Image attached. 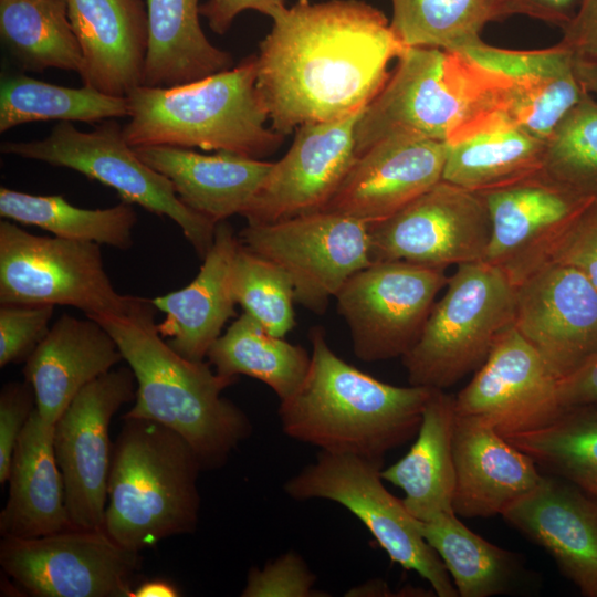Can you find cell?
<instances>
[{"label":"cell","instance_id":"f6af8a7d","mask_svg":"<svg viewBox=\"0 0 597 597\" xmlns=\"http://www.w3.org/2000/svg\"><path fill=\"white\" fill-rule=\"evenodd\" d=\"M558 43L576 59L597 63V0H582Z\"/></svg>","mask_w":597,"mask_h":597},{"label":"cell","instance_id":"60d3db41","mask_svg":"<svg viewBox=\"0 0 597 597\" xmlns=\"http://www.w3.org/2000/svg\"><path fill=\"white\" fill-rule=\"evenodd\" d=\"M53 305L1 304L0 367L24 362L49 333Z\"/></svg>","mask_w":597,"mask_h":597},{"label":"cell","instance_id":"836d02e7","mask_svg":"<svg viewBox=\"0 0 597 597\" xmlns=\"http://www.w3.org/2000/svg\"><path fill=\"white\" fill-rule=\"evenodd\" d=\"M0 35L25 70L83 71L67 0H0Z\"/></svg>","mask_w":597,"mask_h":597},{"label":"cell","instance_id":"277c9868","mask_svg":"<svg viewBox=\"0 0 597 597\" xmlns=\"http://www.w3.org/2000/svg\"><path fill=\"white\" fill-rule=\"evenodd\" d=\"M256 75L258 57L251 55L187 84L139 85L126 96L129 122L124 136L133 148L197 147L260 159L275 151L284 136L266 126Z\"/></svg>","mask_w":597,"mask_h":597},{"label":"cell","instance_id":"83f0119b","mask_svg":"<svg viewBox=\"0 0 597 597\" xmlns=\"http://www.w3.org/2000/svg\"><path fill=\"white\" fill-rule=\"evenodd\" d=\"M53 431L54 426L44 422L35 408L12 454L9 496L0 512L2 537L33 538L73 527Z\"/></svg>","mask_w":597,"mask_h":597},{"label":"cell","instance_id":"484cf974","mask_svg":"<svg viewBox=\"0 0 597 597\" xmlns=\"http://www.w3.org/2000/svg\"><path fill=\"white\" fill-rule=\"evenodd\" d=\"M239 235L224 220L218 222L212 247L197 276L185 287L151 298L165 313L158 332L181 356L203 360L229 318L235 315L232 274Z\"/></svg>","mask_w":597,"mask_h":597},{"label":"cell","instance_id":"681fc988","mask_svg":"<svg viewBox=\"0 0 597 597\" xmlns=\"http://www.w3.org/2000/svg\"><path fill=\"white\" fill-rule=\"evenodd\" d=\"M180 593L175 584L166 579H150L135 587L130 597H177Z\"/></svg>","mask_w":597,"mask_h":597},{"label":"cell","instance_id":"d6a6232c","mask_svg":"<svg viewBox=\"0 0 597 597\" xmlns=\"http://www.w3.org/2000/svg\"><path fill=\"white\" fill-rule=\"evenodd\" d=\"M208 362L227 377L245 375L266 384L284 400L304 380L311 354L271 335L248 313L243 312L211 345Z\"/></svg>","mask_w":597,"mask_h":597},{"label":"cell","instance_id":"7402d4cb","mask_svg":"<svg viewBox=\"0 0 597 597\" xmlns=\"http://www.w3.org/2000/svg\"><path fill=\"white\" fill-rule=\"evenodd\" d=\"M453 511L462 517L502 515L530 493L542 471L489 423L457 413Z\"/></svg>","mask_w":597,"mask_h":597},{"label":"cell","instance_id":"603a6c76","mask_svg":"<svg viewBox=\"0 0 597 597\" xmlns=\"http://www.w3.org/2000/svg\"><path fill=\"white\" fill-rule=\"evenodd\" d=\"M509 80L504 113L535 137L546 140L562 118L584 97L574 54L557 43L530 51L507 50L483 41L464 52Z\"/></svg>","mask_w":597,"mask_h":597},{"label":"cell","instance_id":"5b68a950","mask_svg":"<svg viewBox=\"0 0 597 597\" xmlns=\"http://www.w3.org/2000/svg\"><path fill=\"white\" fill-rule=\"evenodd\" d=\"M355 129V154L395 135L447 142L505 109L509 80L464 53L406 48Z\"/></svg>","mask_w":597,"mask_h":597},{"label":"cell","instance_id":"4fadbf2b","mask_svg":"<svg viewBox=\"0 0 597 597\" xmlns=\"http://www.w3.org/2000/svg\"><path fill=\"white\" fill-rule=\"evenodd\" d=\"M448 279L444 270L401 261L374 262L354 273L335 298L355 356L367 363L405 356Z\"/></svg>","mask_w":597,"mask_h":597},{"label":"cell","instance_id":"b9f144b4","mask_svg":"<svg viewBox=\"0 0 597 597\" xmlns=\"http://www.w3.org/2000/svg\"><path fill=\"white\" fill-rule=\"evenodd\" d=\"M315 575L294 552H287L262 569H250L243 597H310L314 596Z\"/></svg>","mask_w":597,"mask_h":597},{"label":"cell","instance_id":"d590c367","mask_svg":"<svg viewBox=\"0 0 597 597\" xmlns=\"http://www.w3.org/2000/svg\"><path fill=\"white\" fill-rule=\"evenodd\" d=\"M0 216L27 226H35L55 237L95 242L119 250L133 245L137 214L133 205L121 201L105 209L73 206L60 195H31L0 188Z\"/></svg>","mask_w":597,"mask_h":597},{"label":"cell","instance_id":"7bdbcfd3","mask_svg":"<svg viewBox=\"0 0 597 597\" xmlns=\"http://www.w3.org/2000/svg\"><path fill=\"white\" fill-rule=\"evenodd\" d=\"M36 408L35 394L28 381H11L0 392V483L8 481L17 441Z\"/></svg>","mask_w":597,"mask_h":597},{"label":"cell","instance_id":"d4e9b609","mask_svg":"<svg viewBox=\"0 0 597 597\" xmlns=\"http://www.w3.org/2000/svg\"><path fill=\"white\" fill-rule=\"evenodd\" d=\"M124 360L112 335L86 316L63 314L25 360L41 419L53 425L90 383Z\"/></svg>","mask_w":597,"mask_h":597},{"label":"cell","instance_id":"f546056e","mask_svg":"<svg viewBox=\"0 0 597 597\" xmlns=\"http://www.w3.org/2000/svg\"><path fill=\"white\" fill-rule=\"evenodd\" d=\"M455 396L433 389L409 451L381 469L384 481L399 488L409 513L421 522L453 511Z\"/></svg>","mask_w":597,"mask_h":597},{"label":"cell","instance_id":"ac0fdd59","mask_svg":"<svg viewBox=\"0 0 597 597\" xmlns=\"http://www.w3.org/2000/svg\"><path fill=\"white\" fill-rule=\"evenodd\" d=\"M480 195L491 221L483 261L501 269L515 285L549 261L557 242L594 200L564 189L541 171Z\"/></svg>","mask_w":597,"mask_h":597},{"label":"cell","instance_id":"9c48e42d","mask_svg":"<svg viewBox=\"0 0 597 597\" xmlns=\"http://www.w3.org/2000/svg\"><path fill=\"white\" fill-rule=\"evenodd\" d=\"M383 468V460L321 450L315 462L289 479L283 489L298 501L325 499L343 505L392 562L425 578L437 596L458 597L442 561L420 532V521L385 488Z\"/></svg>","mask_w":597,"mask_h":597},{"label":"cell","instance_id":"52a82bcc","mask_svg":"<svg viewBox=\"0 0 597 597\" xmlns=\"http://www.w3.org/2000/svg\"><path fill=\"white\" fill-rule=\"evenodd\" d=\"M516 285L485 261L449 276L416 345L401 357L412 386L446 389L476 370L514 325Z\"/></svg>","mask_w":597,"mask_h":597},{"label":"cell","instance_id":"4316f807","mask_svg":"<svg viewBox=\"0 0 597 597\" xmlns=\"http://www.w3.org/2000/svg\"><path fill=\"white\" fill-rule=\"evenodd\" d=\"M134 149L171 182L184 205L216 224L243 212L274 164L226 151L202 155L174 146Z\"/></svg>","mask_w":597,"mask_h":597},{"label":"cell","instance_id":"1f68e13d","mask_svg":"<svg viewBox=\"0 0 597 597\" xmlns=\"http://www.w3.org/2000/svg\"><path fill=\"white\" fill-rule=\"evenodd\" d=\"M420 532L442 561L459 597L521 594L534 585L535 575L520 554L475 534L455 513L420 521Z\"/></svg>","mask_w":597,"mask_h":597},{"label":"cell","instance_id":"5bb4252c","mask_svg":"<svg viewBox=\"0 0 597 597\" xmlns=\"http://www.w3.org/2000/svg\"><path fill=\"white\" fill-rule=\"evenodd\" d=\"M371 263L401 261L446 270L483 261L491 221L483 197L444 180L390 217L367 224Z\"/></svg>","mask_w":597,"mask_h":597},{"label":"cell","instance_id":"7a4b0ae2","mask_svg":"<svg viewBox=\"0 0 597 597\" xmlns=\"http://www.w3.org/2000/svg\"><path fill=\"white\" fill-rule=\"evenodd\" d=\"M155 310L151 300L139 297L126 314L90 317L112 335L137 383L135 404L123 419L172 429L193 448L203 470L217 469L252 432L248 416L222 396L238 377L177 353L158 332Z\"/></svg>","mask_w":597,"mask_h":597},{"label":"cell","instance_id":"7dc6e473","mask_svg":"<svg viewBox=\"0 0 597 597\" xmlns=\"http://www.w3.org/2000/svg\"><path fill=\"white\" fill-rule=\"evenodd\" d=\"M561 410L597 407V356L557 384Z\"/></svg>","mask_w":597,"mask_h":597},{"label":"cell","instance_id":"2e32d148","mask_svg":"<svg viewBox=\"0 0 597 597\" xmlns=\"http://www.w3.org/2000/svg\"><path fill=\"white\" fill-rule=\"evenodd\" d=\"M514 327L564 379L597 356V290L577 268L547 262L516 285Z\"/></svg>","mask_w":597,"mask_h":597},{"label":"cell","instance_id":"bcb514c9","mask_svg":"<svg viewBox=\"0 0 597 597\" xmlns=\"http://www.w3.org/2000/svg\"><path fill=\"white\" fill-rule=\"evenodd\" d=\"M244 10H256L272 19L286 10L284 0H208L200 4V15L214 33H226L235 17Z\"/></svg>","mask_w":597,"mask_h":597},{"label":"cell","instance_id":"3957f363","mask_svg":"<svg viewBox=\"0 0 597 597\" xmlns=\"http://www.w3.org/2000/svg\"><path fill=\"white\" fill-rule=\"evenodd\" d=\"M307 374L281 400L283 432L322 451L383 460L416 437L433 388L380 381L352 366L329 347L323 327L310 329Z\"/></svg>","mask_w":597,"mask_h":597},{"label":"cell","instance_id":"ffe728a7","mask_svg":"<svg viewBox=\"0 0 597 597\" xmlns=\"http://www.w3.org/2000/svg\"><path fill=\"white\" fill-rule=\"evenodd\" d=\"M446 142L395 135L357 156L325 207L365 223L384 220L442 180Z\"/></svg>","mask_w":597,"mask_h":597},{"label":"cell","instance_id":"ab89813d","mask_svg":"<svg viewBox=\"0 0 597 597\" xmlns=\"http://www.w3.org/2000/svg\"><path fill=\"white\" fill-rule=\"evenodd\" d=\"M232 283L237 304L271 335L284 337L296 325L291 279L280 266L253 253L241 241Z\"/></svg>","mask_w":597,"mask_h":597},{"label":"cell","instance_id":"f1b7e54d","mask_svg":"<svg viewBox=\"0 0 597 597\" xmlns=\"http://www.w3.org/2000/svg\"><path fill=\"white\" fill-rule=\"evenodd\" d=\"M545 140L496 112L446 142L442 180L482 193L538 174Z\"/></svg>","mask_w":597,"mask_h":597},{"label":"cell","instance_id":"8992f818","mask_svg":"<svg viewBox=\"0 0 597 597\" xmlns=\"http://www.w3.org/2000/svg\"><path fill=\"white\" fill-rule=\"evenodd\" d=\"M124 420L112 449L104 530L123 547L140 552L195 532L203 468L172 429L145 419Z\"/></svg>","mask_w":597,"mask_h":597},{"label":"cell","instance_id":"f35d334b","mask_svg":"<svg viewBox=\"0 0 597 597\" xmlns=\"http://www.w3.org/2000/svg\"><path fill=\"white\" fill-rule=\"evenodd\" d=\"M541 172L579 197L597 199V100L589 93L546 138Z\"/></svg>","mask_w":597,"mask_h":597},{"label":"cell","instance_id":"30bf717a","mask_svg":"<svg viewBox=\"0 0 597 597\" xmlns=\"http://www.w3.org/2000/svg\"><path fill=\"white\" fill-rule=\"evenodd\" d=\"M138 296L116 291L100 244L36 235L0 221V303L63 305L87 317L123 315Z\"/></svg>","mask_w":597,"mask_h":597},{"label":"cell","instance_id":"8d00e7d4","mask_svg":"<svg viewBox=\"0 0 597 597\" xmlns=\"http://www.w3.org/2000/svg\"><path fill=\"white\" fill-rule=\"evenodd\" d=\"M129 116L126 96L93 87H65L25 75L8 76L0 86V132L32 122L95 123Z\"/></svg>","mask_w":597,"mask_h":597},{"label":"cell","instance_id":"6da1fadb","mask_svg":"<svg viewBox=\"0 0 597 597\" xmlns=\"http://www.w3.org/2000/svg\"><path fill=\"white\" fill-rule=\"evenodd\" d=\"M406 46L377 8L360 0H298L260 42L256 91L282 136L364 109Z\"/></svg>","mask_w":597,"mask_h":597},{"label":"cell","instance_id":"9a60e30c","mask_svg":"<svg viewBox=\"0 0 597 597\" xmlns=\"http://www.w3.org/2000/svg\"><path fill=\"white\" fill-rule=\"evenodd\" d=\"M130 368L112 369L86 385L54 423L53 446L74 527L104 528L112 460L113 416L135 398Z\"/></svg>","mask_w":597,"mask_h":597},{"label":"cell","instance_id":"ba28073f","mask_svg":"<svg viewBox=\"0 0 597 597\" xmlns=\"http://www.w3.org/2000/svg\"><path fill=\"white\" fill-rule=\"evenodd\" d=\"M0 150L75 170L113 188L122 201L168 217L201 260L212 247L217 224L184 205L171 182L138 157L115 119L102 122L92 132L60 122L43 139L4 142Z\"/></svg>","mask_w":597,"mask_h":597},{"label":"cell","instance_id":"7c38bea8","mask_svg":"<svg viewBox=\"0 0 597 597\" xmlns=\"http://www.w3.org/2000/svg\"><path fill=\"white\" fill-rule=\"evenodd\" d=\"M0 565L38 597H130L142 567L104 528L70 527L33 537H2Z\"/></svg>","mask_w":597,"mask_h":597},{"label":"cell","instance_id":"c3c4849f","mask_svg":"<svg viewBox=\"0 0 597 597\" xmlns=\"http://www.w3.org/2000/svg\"><path fill=\"white\" fill-rule=\"evenodd\" d=\"M520 14L542 20L562 29L573 19L582 0H514Z\"/></svg>","mask_w":597,"mask_h":597},{"label":"cell","instance_id":"cb8c5ba5","mask_svg":"<svg viewBox=\"0 0 597 597\" xmlns=\"http://www.w3.org/2000/svg\"><path fill=\"white\" fill-rule=\"evenodd\" d=\"M67 6L83 54V84L113 96L143 85L148 48L143 0H67Z\"/></svg>","mask_w":597,"mask_h":597},{"label":"cell","instance_id":"e0dca14e","mask_svg":"<svg viewBox=\"0 0 597 597\" xmlns=\"http://www.w3.org/2000/svg\"><path fill=\"white\" fill-rule=\"evenodd\" d=\"M364 109L297 127L291 148L273 164L241 213L248 223H270L324 210L356 159L355 129Z\"/></svg>","mask_w":597,"mask_h":597},{"label":"cell","instance_id":"4dcf8cb0","mask_svg":"<svg viewBox=\"0 0 597 597\" xmlns=\"http://www.w3.org/2000/svg\"><path fill=\"white\" fill-rule=\"evenodd\" d=\"M148 48L143 85L172 87L229 70L232 56L200 25L199 0H146Z\"/></svg>","mask_w":597,"mask_h":597},{"label":"cell","instance_id":"f907efd6","mask_svg":"<svg viewBox=\"0 0 597 597\" xmlns=\"http://www.w3.org/2000/svg\"><path fill=\"white\" fill-rule=\"evenodd\" d=\"M575 71L585 91L597 100V63L575 57Z\"/></svg>","mask_w":597,"mask_h":597},{"label":"cell","instance_id":"ee69618b","mask_svg":"<svg viewBox=\"0 0 597 597\" xmlns=\"http://www.w3.org/2000/svg\"><path fill=\"white\" fill-rule=\"evenodd\" d=\"M551 261L577 268L597 290V199L588 203L561 238Z\"/></svg>","mask_w":597,"mask_h":597},{"label":"cell","instance_id":"e575fe53","mask_svg":"<svg viewBox=\"0 0 597 597\" xmlns=\"http://www.w3.org/2000/svg\"><path fill=\"white\" fill-rule=\"evenodd\" d=\"M390 27L406 48L464 53L482 41L483 28L520 14L514 0H391Z\"/></svg>","mask_w":597,"mask_h":597},{"label":"cell","instance_id":"d6986e66","mask_svg":"<svg viewBox=\"0 0 597 597\" xmlns=\"http://www.w3.org/2000/svg\"><path fill=\"white\" fill-rule=\"evenodd\" d=\"M557 378L514 327L496 341L471 381L455 396L460 416L478 418L503 437L540 428L562 410Z\"/></svg>","mask_w":597,"mask_h":597},{"label":"cell","instance_id":"44dd1931","mask_svg":"<svg viewBox=\"0 0 597 597\" xmlns=\"http://www.w3.org/2000/svg\"><path fill=\"white\" fill-rule=\"evenodd\" d=\"M542 547L586 597H597V498L542 472L537 485L501 515Z\"/></svg>","mask_w":597,"mask_h":597},{"label":"cell","instance_id":"8fae6325","mask_svg":"<svg viewBox=\"0 0 597 597\" xmlns=\"http://www.w3.org/2000/svg\"><path fill=\"white\" fill-rule=\"evenodd\" d=\"M239 239L280 266L292 281L295 302L320 315L354 273L371 264L367 223L332 211L248 223Z\"/></svg>","mask_w":597,"mask_h":597},{"label":"cell","instance_id":"74e56055","mask_svg":"<svg viewBox=\"0 0 597 597\" xmlns=\"http://www.w3.org/2000/svg\"><path fill=\"white\" fill-rule=\"evenodd\" d=\"M505 438L542 472L597 498V407L564 409L540 428Z\"/></svg>","mask_w":597,"mask_h":597}]
</instances>
